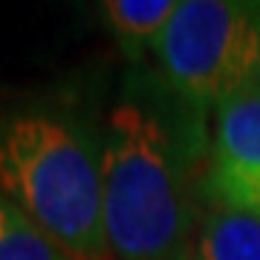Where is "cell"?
Segmentation results:
<instances>
[{
	"mask_svg": "<svg viewBox=\"0 0 260 260\" xmlns=\"http://www.w3.org/2000/svg\"><path fill=\"white\" fill-rule=\"evenodd\" d=\"M104 229L113 260H188L203 220L208 110L162 78H130L104 119Z\"/></svg>",
	"mask_w": 260,
	"mask_h": 260,
	"instance_id": "1",
	"label": "cell"
},
{
	"mask_svg": "<svg viewBox=\"0 0 260 260\" xmlns=\"http://www.w3.org/2000/svg\"><path fill=\"white\" fill-rule=\"evenodd\" d=\"M0 194L73 260H113L99 139L61 110L0 119Z\"/></svg>",
	"mask_w": 260,
	"mask_h": 260,
	"instance_id": "2",
	"label": "cell"
},
{
	"mask_svg": "<svg viewBox=\"0 0 260 260\" xmlns=\"http://www.w3.org/2000/svg\"><path fill=\"white\" fill-rule=\"evenodd\" d=\"M257 52L260 3L240 0H182L153 44L162 84L205 110L251 87Z\"/></svg>",
	"mask_w": 260,
	"mask_h": 260,
	"instance_id": "3",
	"label": "cell"
},
{
	"mask_svg": "<svg viewBox=\"0 0 260 260\" xmlns=\"http://www.w3.org/2000/svg\"><path fill=\"white\" fill-rule=\"evenodd\" d=\"M203 200L208 208L260 214V87L217 107Z\"/></svg>",
	"mask_w": 260,
	"mask_h": 260,
	"instance_id": "4",
	"label": "cell"
},
{
	"mask_svg": "<svg viewBox=\"0 0 260 260\" xmlns=\"http://www.w3.org/2000/svg\"><path fill=\"white\" fill-rule=\"evenodd\" d=\"M188 260H260V214L208 208Z\"/></svg>",
	"mask_w": 260,
	"mask_h": 260,
	"instance_id": "5",
	"label": "cell"
},
{
	"mask_svg": "<svg viewBox=\"0 0 260 260\" xmlns=\"http://www.w3.org/2000/svg\"><path fill=\"white\" fill-rule=\"evenodd\" d=\"M177 6V0H107L102 9L124 55L130 61H139L145 49H153Z\"/></svg>",
	"mask_w": 260,
	"mask_h": 260,
	"instance_id": "6",
	"label": "cell"
},
{
	"mask_svg": "<svg viewBox=\"0 0 260 260\" xmlns=\"http://www.w3.org/2000/svg\"><path fill=\"white\" fill-rule=\"evenodd\" d=\"M0 260H73L18 205L0 194Z\"/></svg>",
	"mask_w": 260,
	"mask_h": 260,
	"instance_id": "7",
	"label": "cell"
},
{
	"mask_svg": "<svg viewBox=\"0 0 260 260\" xmlns=\"http://www.w3.org/2000/svg\"><path fill=\"white\" fill-rule=\"evenodd\" d=\"M251 84L260 87V52H257V67H254V75H251Z\"/></svg>",
	"mask_w": 260,
	"mask_h": 260,
	"instance_id": "8",
	"label": "cell"
}]
</instances>
